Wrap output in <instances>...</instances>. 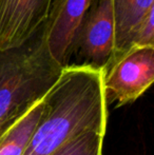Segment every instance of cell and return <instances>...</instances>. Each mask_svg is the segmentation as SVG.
I'll return each mask as SVG.
<instances>
[{
  "instance_id": "1",
  "label": "cell",
  "mask_w": 154,
  "mask_h": 155,
  "mask_svg": "<svg viewBox=\"0 0 154 155\" xmlns=\"http://www.w3.org/2000/svg\"><path fill=\"white\" fill-rule=\"evenodd\" d=\"M103 69L69 64L44 96L45 110L23 155H52L73 137L107 128Z\"/></svg>"
},
{
  "instance_id": "5",
  "label": "cell",
  "mask_w": 154,
  "mask_h": 155,
  "mask_svg": "<svg viewBox=\"0 0 154 155\" xmlns=\"http://www.w3.org/2000/svg\"><path fill=\"white\" fill-rule=\"evenodd\" d=\"M52 0H0V51L27 42L44 25Z\"/></svg>"
},
{
  "instance_id": "4",
  "label": "cell",
  "mask_w": 154,
  "mask_h": 155,
  "mask_svg": "<svg viewBox=\"0 0 154 155\" xmlns=\"http://www.w3.org/2000/svg\"><path fill=\"white\" fill-rule=\"evenodd\" d=\"M115 54V20L112 0H93L71 45L70 59L78 65L105 69Z\"/></svg>"
},
{
  "instance_id": "7",
  "label": "cell",
  "mask_w": 154,
  "mask_h": 155,
  "mask_svg": "<svg viewBox=\"0 0 154 155\" xmlns=\"http://www.w3.org/2000/svg\"><path fill=\"white\" fill-rule=\"evenodd\" d=\"M112 5L115 20L114 56H116L127 50L132 32L145 15L154 8V0H112Z\"/></svg>"
},
{
  "instance_id": "8",
  "label": "cell",
  "mask_w": 154,
  "mask_h": 155,
  "mask_svg": "<svg viewBox=\"0 0 154 155\" xmlns=\"http://www.w3.org/2000/svg\"><path fill=\"white\" fill-rule=\"evenodd\" d=\"M45 110L44 97L36 102L0 138V155H23Z\"/></svg>"
},
{
  "instance_id": "9",
  "label": "cell",
  "mask_w": 154,
  "mask_h": 155,
  "mask_svg": "<svg viewBox=\"0 0 154 155\" xmlns=\"http://www.w3.org/2000/svg\"><path fill=\"white\" fill-rule=\"evenodd\" d=\"M106 131L89 130L73 137L52 155H103Z\"/></svg>"
},
{
  "instance_id": "10",
  "label": "cell",
  "mask_w": 154,
  "mask_h": 155,
  "mask_svg": "<svg viewBox=\"0 0 154 155\" xmlns=\"http://www.w3.org/2000/svg\"><path fill=\"white\" fill-rule=\"evenodd\" d=\"M154 8L138 22L131 34L127 50L134 47H154ZM126 50V51H127Z\"/></svg>"
},
{
  "instance_id": "2",
  "label": "cell",
  "mask_w": 154,
  "mask_h": 155,
  "mask_svg": "<svg viewBox=\"0 0 154 155\" xmlns=\"http://www.w3.org/2000/svg\"><path fill=\"white\" fill-rule=\"evenodd\" d=\"M62 70L50 53L43 25L25 43L0 51V138L49 93Z\"/></svg>"
},
{
  "instance_id": "3",
  "label": "cell",
  "mask_w": 154,
  "mask_h": 155,
  "mask_svg": "<svg viewBox=\"0 0 154 155\" xmlns=\"http://www.w3.org/2000/svg\"><path fill=\"white\" fill-rule=\"evenodd\" d=\"M106 101L121 107L135 101L153 84L154 47H134L114 56L103 69Z\"/></svg>"
},
{
  "instance_id": "6",
  "label": "cell",
  "mask_w": 154,
  "mask_h": 155,
  "mask_svg": "<svg viewBox=\"0 0 154 155\" xmlns=\"http://www.w3.org/2000/svg\"><path fill=\"white\" fill-rule=\"evenodd\" d=\"M93 0H52L44 25L51 55L64 68L70 64L71 45Z\"/></svg>"
}]
</instances>
